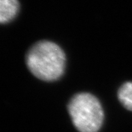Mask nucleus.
<instances>
[{
	"instance_id": "1",
	"label": "nucleus",
	"mask_w": 132,
	"mask_h": 132,
	"mask_svg": "<svg viewBox=\"0 0 132 132\" xmlns=\"http://www.w3.org/2000/svg\"><path fill=\"white\" fill-rule=\"evenodd\" d=\"M65 54L55 43L42 40L36 43L27 54L29 70L35 77L46 81L57 80L64 73Z\"/></svg>"
},
{
	"instance_id": "2",
	"label": "nucleus",
	"mask_w": 132,
	"mask_h": 132,
	"mask_svg": "<svg viewBox=\"0 0 132 132\" xmlns=\"http://www.w3.org/2000/svg\"><path fill=\"white\" fill-rule=\"evenodd\" d=\"M72 122L79 132H97L104 122V110L95 96L88 93L75 95L68 106Z\"/></svg>"
},
{
	"instance_id": "3",
	"label": "nucleus",
	"mask_w": 132,
	"mask_h": 132,
	"mask_svg": "<svg viewBox=\"0 0 132 132\" xmlns=\"http://www.w3.org/2000/svg\"><path fill=\"white\" fill-rule=\"evenodd\" d=\"M18 0H0V21L6 24L14 19L19 12Z\"/></svg>"
},
{
	"instance_id": "4",
	"label": "nucleus",
	"mask_w": 132,
	"mask_h": 132,
	"mask_svg": "<svg viewBox=\"0 0 132 132\" xmlns=\"http://www.w3.org/2000/svg\"><path fill=\"white\" fill-rule=\"evenodd\" d=\"M118 97L125 108L132 111V81H126L122 85L118 90Z\"/></svg>"
}]
</instances>
